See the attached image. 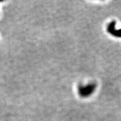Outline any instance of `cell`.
Listing matches in <instances>:
<instances>
[{"label":"cell","mask_w":121,"mask_h":121,"mask_svg":"<svg viewBox=\"0 0 121 121\" xmlns=\"http://www.w3.org/2000/svg\"><path fill=\"white\" fill-rule=\"evenodd\" d=\"M96 88V85L94 83L88 85L86 86H79L78 93L82 97H87L93 93Z\"/></svg>","instance_id":"1"},{"label":"cell","mask_w":121,"mask_h":121,"mask_svg":"<svg viewBox=\"0 0 121 121\" xmlns=\"http://www.w3.org/2000/svg\"><path fill=\"white\" fill-rule=\"evenodd\" d=\"M116 21H112L110 23L108 26V32L112 35H113L116 37H121V29L117 30L116 29Z\"/></svg>","instance_id":"2"}]
</instances>
